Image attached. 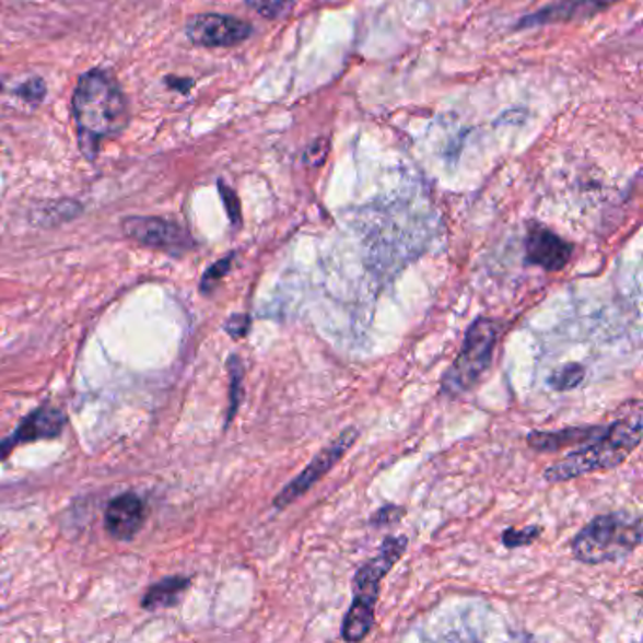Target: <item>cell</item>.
Wrapping results in <instances>:
<instances>
[{
    "mask_svg": "<svg viewBox=\"0 0 643 643\" xmlns=\"http://www.w3.org/2000/svg\"><path fill=\"white\" fill-rule=\"evenodd\" d=\"M643 434V416L640 400H632L629 413L603 426L598 436L580 445L577 452H572L564 459L549 466L543 472L548 483H562L569 479L582 478L587 474L611 470L623 465L634 453Z\"/></svg>",
    "mask_w": 643,
    "mask_h": 643,
    "instance_id": "cell-1",
    "label": "cell"
},
{
    "mask_svg": "<svg viewBox=\"0 0 643 643\" xmlns=\"http://www.w3.org/2000/svg\"><path fill=\"white\" fill-rule=\"evenodd\" d=\"M72 106L80 148L90 159L95 157L101 140L121 135L129 125V103L124 91L103 70H90L80 78Z\"/></svg>",
    "mask_w": 643,
    "mask_h": 643,
    "instance_id": "cell-2",
    "label": "cell"
},
{
    "mask_svg": "<svg viewBox=\"0 0 643 643\" xmlns=\"http://www.w3.org/2000/svg\"><path fill=\"white\" fill-rule=\"evenodd\" d=\"M406 536H387L382 548L364 562L353 580V603L343 619L342 638L346 642H361L369 636L376 619V604L385 575L405 557Z\"/></svg>",
    "mask_w": 643,
    "mask_h": 643,
    "instance_id": "cell-3",
    "label": "cell"
},
{
    "mask_svg": "<svg viewBox=\"0 0 643 643\" xmlns=\"http://www.w3.org/2000/svg\"><path fill=\"white\" fill-rule=\"evenodd\" d=\"M642 517L630 512L598 515L575 534L572 554L583 564L621 561L642 543Z\"/></svg>",
    "mask_w": 643,
    "mask_h": 643,
    "instance_id": "cell-4",
    "label": "cell"
},
{
    "mask_svg": "<svg viewBox=\"0 0 643 643\" xmlns=\"http://www.w3.org/2000/svg\"><path fill=\"white\" fill-rule=\"evenodd\" d=\"M502 335V323L491 317H478L466 329L465 342L452 366L442 377V390L447 397H463L483 379Z\"/></svg>",
    "mask_w": 643,
    "mask_h": 643,
    "instance_id": "cell-5",
    "label": "cell"
},
{
    "mask_svg": "<svg viewBox=\"0 0 643 643\" xmlns=\"http://www.w3.org/2000/svg\"><path fill=\"white\" fill-rule=\"evenodd\" d=\"M356 439H359V431H356L355 426H350V429L340 432L332 444L325 445L322 452L315 455L312 463L296 478L291 479L288 486L281 489L274 499L276 510H285V507L291 506L293 502L308 493L315 483L322 481L325 474H329L335 468L336 463L342 460L343 455L350 452V447L355 444Z\"/></svg>",
    "mask_w": 643,
    "mask_h": 643,
    "instance_id": "cell-6",
    "label": "cell"
},
{
    "mask_svg": "<svg viewBox=\"0 0 643 643\" xmlns=\"http://www.w3.org/2000/svg\"><path fill=\"white\" fill-rule=\"evenodd\" d=\"M252 35V25L233 15H195L187 23V36L202 48H231Z\"/></svg>",
    "mask_w": 643,
    "mask_h": 643,
    "instance_id": "cell-7",
    "label": "cell"
},
{
    "mask_svg": "<svg viewBox=\"0 0 643 643\" xmlns=\"http://www.w3.org/2000/svg\"><path fill=\"white\" fill-rule=\"evenodd\" d=\"M124 231L129 238L137 239L144 246L182 254L192 247L191 234L184 226L161 218H129L124 221Z\"/></svg>",
    "mask_w": 643,
    "mask_h": 643,
    "instance_id": "cell-8",
    "label": "cell"
},
{
    "mask_svg": "<svg viewBox=\"0 0 643 643\" xmlns=\"http://www.w3.org/2000/svg\"><path fill=\"white\" fill-rule=\"evenodd\" d=\"M67 423V416L54 406H42L38 410L28 413L27 418L21 421L10 439L0 442V460L7 459L14 447L20 444H31L38 440L57 439Z\"/></svg>",
    "mask_w": 643,
    "mask_h": 643,
    "instance_id": "cell-9",
    "label": "cell"
},
{
    "mask_svg": "<svg viewBox=\"0 0 643 643\" xmlns=\"http://www.w3.org/2000/svg\"><path fill=\"white\" fill-rule=\"evenodd\" d=\"M527 262L543 268L548 272H559L569 265L574 254V246L561 238L559 234L549 231L548 226L534 225L528 231Z\"/></svg>",
    "mask_w": 643,
    "mask_h": 643,
    "instance_id": "cell-10",
    "label": "cell"
},
{
    "mask_svg": "<svg viewBox=\"0 0 643 643\" xmlns=\"http://www.w3.org/2000/svg\"><path fill=\"white\" fill-rule=\"evenodd\" d=\"M145 521V506L137 494H121L112 500L104 514V525L116 540H132Z\"/></svg>",
    "mask_w": 643,
    "mask_h": 643,
    "instance_id": "cell-11",
    "label": "cell"
},
{
    "mask_svg": "<svg viewBox=\"0 0 643 643\" xmlns=\"http://www.w3.org/2000/svg\"><path fill=\"white\" fill-rule=\"evenodd\" d=\"M613 2L616 0H564L561 4L543 8L538 14L528 15V17L521 21V27L577 20V17H591L596 12H603L604 8L611 7Z\"/></svg>",
    "mask_w": 643,
    "mask_h": 643,
    "instance_id": "cell-12",
    "label": "cell"
},
{
    "mask_svg": "<svg viewBox=\"0 0 643 643\" xmlns=\"http://www.w3.org/2000/svg\"><path fill=\"white\" fill-rule=\"evenodd\" d=\"M603 431V426H572L557 432L533 431L527 442L533 449L540 453L561 452L564 447L587 444Z\"/></svg>",
    "mask_w": 643,
    "mask_h": 643,
    "instance_id": "cell-13",
    "label": "cell"
},
{
    "mask_svg": "<svg viewBox=\"0 0 643 643\" xmlns=\"http://www.w3.org/2000/svg\"><path fill=\"white\" fill-rule=\"evenodd\" d=\"M187 585H189V580H185V577H168V580H163V582L153 585L148 591V595L144 598V608L159 609L174 606V604L178 603L179 596L187 588Z\"/></svg>",
    "mask_w": 643,
    "mask_h": 643,
    "instance_id": "cell-14",
    "label": "cell"
},
{
    "mask_svg": "<svg viewBox=\"0 0 643 643\" xmlns=\"http://www.w3.org/2000/svg\"><path fill=\"white\" fill-rule=\"evenodd\" d=\"M587 376V370L580 363H569L561 369L553 370V374L548 377V384L554 390H574L583 384Z\"/></svg>",
    "mask_w": 643,
    "mask_h": 643,
    "instance_id": "cell-15",
    "label": "cell"
},
{
    "mask_svg": "<svg viewBox=\"0 0 643 643\" xmlns=\"http://www.w3.org/2000/svg\"><path fill=\"white\" fill-rule=\"evenodd\" d=\"M229 370H231V410L226 413V424L231 423L234 416H236L239 402H242V395H244V389H242L244 369H242L238 355L231 356V361H229Z\"/></svg>",
    "mask_w": 643,
    "mask_h": 643,
    "instance_id": "cell-16",
    "label": "cell"
},
{
    "mask_svg": "<svg viewBox=\"0 0 643 643\" xmlns=\"http://www.w3.org/2000/svg\"><path fill=\"white\" fill-rule=\"evenodd\" d=\"M543 528L538 525H528L525 528H507L502 533V543L507 549L523 548V546H530L534 541L540 538Z\"/></svg>",
    "mask_w": 643,
    "mask_h": 643,
    "instance_id": "cell-17",
    "label": "cell"
},
{
    "mask_svg": "<svg viewBox=\"0 0 643 643\" xmlns=\"http://www.w3.org/2000/svg\"><path fill=\"white\" fill-rule=\"evenodd\" d=\"M233 259L234 254H231L229 257H225V259L218 260L215 265L208 268V272L202 276V281H200V291H202V293H212L213 288H215V285L229 274V270L233 267Z\"/></svg>",
    "mask_w": 643,
    "mask_h": 643,
    "instance_id": "cell-18",
    "label": "cell"
},
{
    "mask_svg": "<svg viewBox=\"0 0 643 643\" xmlns=\"http://www.w3.org/2000/svg\"><path fill=\"white\" fill-rule=\"evenodd\" d=\"M247 4L268 20H276L288 12L291 0H247Z\"/></svg>",
    "mask_w": 643,
    "mask_h": 643,
    "instance_id": "cell-19",
    "label": "cell"
},
{
    "mask_svg": "<svg viewBox=\"0 0 643 643\" xmlns=\"http://www.w3.org/2000/svg\"><path fill=\"white\" fill-rule=\"evenodd\" d=\"M402 517H405V507L397 506V504H387V506L379 507L376 514L370 517V525L377 528L393 527Z\"/></svg>",
    "mask_w": 643,
    "mask_h": 643,
    "instance_id": "cell-20",
    "label": "cell"
},
{
    "mask_svg": "<svg viewBox=\"0 0 643 643\" xmlns=\"http://www.w3.org/2000/svg\"><path fill=\"white\" fill-rule=\"evenodd\" d=\"M15 95L25 98L27 103H40L44 95H46V85H44L40 78H31L27 82L21 83L20 87L15 90Z\"/></svg>",
    "mask_w": 643,
    "mask_h": 643,
    "instance_id": "cell-21",
    "label": "cell"
},
{
    "mask_svg": "<svg viewBox=\"0 0 643 643\" xmlns=\"http://www.w3.org/2000/svg\"><path fill=\"white\" fill-rule=\"evenodd\" d=\"M220 191L221 197H223V202H225L226 213H229V218L233 221L234 226H239V221H242V215H239V200L236 195H234L233 189L231 187H226L223 182H220Z\"/></svg>",
    "mask_w": 643,
    "mask_h": 643,
    "instance_id": "cell-22",
    "label": "cell"
},
{
    "mask_svg": "<svg viewBox=\"0 0 643 643\" xmlns=\"http://www.w3.org/2000/svg\"><path fill=\"white\" fill-rule=\"evenodd\" d=\"M249 327H252V317L247 314H238L233 315V317L226 322L225 330L229 335L238 340V338H244V336L249 332Z\"/></svg>",
    "mask_w": 643,
    "mask_h": 643,
    "instance_id": "cell-23",
    "label": "cell"
},
{
    "mask_svg": "<svg viewBox=\"0 0 643 643\" xmlns=\"http://www.w3.org/2000/svg\"><path fill=\"white\" fill-rule=\"evenodd\" d=\"M327 148H329V144H327V140H325V138L315 140L314 144H312V148H308L306 155H304L306 163L314 166L322 165L323 161H325V157H327Z\"/></svg>",
    "mask_w": 643,
    "mask_h": 643,
    "instance_id": "cell-24",
    "label": "cell"
},
{
    "mask_svg": "<svg viewBox=\"0 0 643 643\" xmlns=\"http://www.w3.org/2000/svg\"><path fill=\"white\" fill-rule=\"evenodd\" d=\"M166 83H168L171 87H174V90H178L179 93H185V91L189 90L192 85L191 80H176L174 75H168Z\"/></svg>",
    "mask_w": 643,
    "mask_h": 643,
    "instance_id": "cell-25",
    "label": "cell"
}]
</instances>
